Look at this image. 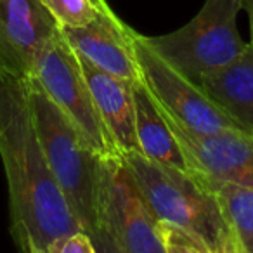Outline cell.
Instances as JSON below:
<instances>
[{
    "instance_id": "8",
    "label": "cell",
    "mask_w": 253,
    "mask_h": 253,
    "mask_svg": "<svg viewBox=\"0 0 253 253\" xmlns=\"http://www.w3.org/2000/svg\"><path fill=\"white\" fill-rule=\"evenodd\" d=\"M169 123L191 167V175L253 189V134L220 132L196 135L170 120Z\"/></svg>"
},
{
    "instance_id": "1",
    "label": "cell",
    "mask_w": 253,
    "mask_h": 253,
    "mask_svg": "<svg viewBox=\"0 0 253 253\" xmlns=\"http://www.w3.org/2000/svg\"><path fill=\"white\" fill-rule=\"evenodd\" d=\"M0 156L11 205V234L21 253L30 245L47 250L52 241L82 231L57 187L40 146L25 80L0 77Z\"/></svg>"
},
{
    "instance_id": "15",
    "label": "cell",
    "mask_w": 253,
    "mask_h": 253,
    "mask_svg": "<svg viewBox=\"0 0 253 253\" xmlns=\"http://www.w3.org/2000/svg\"><path fill=\"white\" fill-rule=\"evenodd\" d=\"M59 28H80L94 21L101 0H40Z\"/></svg>"
},
{
    "instance_id": "9",
    "label": "cell",
    "mask_w": 253,
    "mask_h": 253,
    "mask_svg": "<svg viewBox=\"0 0 253 253\" xmlns=\"http://www.w3.org/2000/svg\"><path fill=\"white\" fill-rule=\"evenodd\" d=\"M57 32L40 0H0V77L28 78L37 54Z\"/></svg>"
},
{
    "instance_id": "17",
    "label": "cell",
    "mask_w": 253,
    "mask_h": 253,
    "mask_svg": "<svg viewBox=\"0 0 253 253\" xmlns=\"http://www.w3.org/2000/svg\"><path fill=\"white\" fill-rule=\"evenodd\" d=\"M47 253H97L92 239L84 231L73 232L52 241L47 248Z\"/></svg>"
},
{
    "instance_id": "12",
    "label": "cell",
    "mask_w": 253,
    "mask_h": 253,
    "mask_svg": "<svg viewBox=\"0 0 253 253\" xmlns=\"http://www.w3.org/2000/svg\"><path fill=\"white\" fill-rule=\"evenodd\" d=\"M132 88H134L135 135H137L139 153L158 165L191 173V167L170 128L165 113L148 90L144 82H135Z\"/></svg>"
},
{
    "instance_id": "3",
    "label": "cell",
    "mask_w": 253,
    "mask_h": 253,
    "mask_svg": "<svg viewBox=\"0 0 253 253\" xmlns=\"http://www.w3.org/2000/svg\"><path fill=\"white\" fill-rule=\"evenodd\" d=\"M139 193L158 220L200 236L213 253L234 241V232L213 191L194 175L163 167L141 153L120 155Z\"/></svg>"
},
{
    "instance_id": "10",
    "label": "cell",
    "mask_w": 253,
    "mask_h": 253,
    "mask_svg": "<svg viewBox=\"0 0 253 253\" xmlns=\"http://www.w3.org/2000/svg\"><path fill=\"white\" fill-rule=\"evenodd\" d=\"M59 30L71 49L95 68L132 84L142 80L132 40L134 30L113 12L106 0H101L94 21L80 28Z\"/></svg>"
},
{
    "instance_id": "14",
    "label": "cell",
    "mask_w": 253,
    "mask_h": 253,
    "mask_svg": "<svg viewBox=\"0 0 253 253\" xmlns=\"http://www.w3.org/2000/svg\"><path fill=\"white\" fill-rule=\"evenodd\" d=\"M200 180H203L217 196L243 253H253V189L207 179Z\"/></svg>"
},
{
    "instance_id": "4",
    "label": "cell",
    "mask_w": 253,
    "mask_h": 253,
    "mask_svg": "<svg viewBox=\"0 0 253 253\" xmlns=\"http://www.w3.org/2000/svg\"><path fill=\"white\" fill-rule=\"evenodd\" d=\"M241 9L243 0H205L182 28L144 39L167 63L200 84L205 75L227 66L246 47L236 25Z\"/></svg>"
},
{
    "instance_id": "18",
    "label": "cell",
    "mask_w": 253,
    "mask_h": 253,
    "mask_svg": "<svg viewBox=\"0 0 253 253\" xmlns=\"http://www.w3.org/2000/svg\"><path fill=\"white\" fill-rule=\"evenodd\" d=\"M88 238L92 239V243H94L95 246V252L97 253H122L118 250V246L113 243V239L108 236V232L104 231V229H99V231H95L92 236H88Z\"/></svg>"
},
{
    "instance_id": "21",
    "label": "cell",
    "mask_w": 253,
    "mask_h": 253,
    "mask_svg": "<svg viewBox=\"0 0 253 253\" xmlns=\"http://www.w3.org/2000/svg\"><path fill=\"white\" fill-rule=\"evenodd\" d=\"M28 253H47V250L40 248V246H37V245H30L28 246Z\"/></svg>"
},
{
    "instance_id": "6",
    "label": "cell",
    "mask_w": 253,
    "mask_h": 253,
    "mask_svg": "<svg viewBox=\"0 0 253 253\" xmlns=\"http://www.w3.org/2000/svg\"><path fill=\"white\" fill-rule=\"evenodd\" d=\"M30 77L35 78L50 101L77 126L99 156H120L97 115L80 59L61 30L37 54Z\"/></svg>"
},
{
    "instance_id": "5",
    "label": "cell",
    "mask_w": 253,
    "mask_h": 253,
    "mask_svg": "<svg viewBox=\"0 0 253 253\" xmlns=\"http://www.w3.org/2000/svg\"><path fill=\"white\" fill-rule=\"evenodd\" d=\"M134 50L141 77L170 122L196 135L220 132H248L231 118L203 88L169 64L148 42L134 32Z\"/></svg>"
},
{
    "instance_id": "13",
    "label": "cell",
    "mask_w": 253,
    "mask_h": 253,
    "mask_svg": "<svg viewBox=\"0 0 253 253\" xmlns=\"http://www.w3.org/2000/svg\"><path fill=\"white\" fill-rule=\"evenodd\" d=\"M200 87L248 134H253V43H246L227 66L205 75Z\"/></svg>"
},
{
    "instance_id": "11",
    "label": "cell",
    "mask_w": 253,
    "mask_h": 253,
    "mask_svg": "<svg viewBox=\"0 0 253 253\" xmlns=\"http://www.w3.org/2000/svg\"><path fill=\"white\" fill-rule=\"evenodd\" d=\"M78 56V54H77ZM88 90L101 122L111 137L118 155L139 153L135 135V106L132 82L102 71L78 56Z\"/></svg>"
},
{
    "instance_id": "19",
    "label": "cell",
    "mask_w": 253,
    "mask_h": 253,
    "mask_svg": "<svg viewBox=\"0 0 253 253\" xmlns=\"http://www.w3.org/2000/svg\"><path fill=\"white\" fill-rule=\"evenodd\" d=\"M243 9L246 11L250 19V33H252V42L253 43V0H243Z\"/></svg>"
},
{
    "instance_id": "7",
    "label": "cell",
    "mask_w": 253,
    "mask_h": 253,
    "mask_svg": "<svg viewBox=\"0 0 253 253\" xmlns=\"http://www.w3.org/2000/svg\"><path fill=\"white\" fill-rule=\"evenodd\" d=\"M99 224L122 253H165L160 220L146 205L122 156L102 160Z\"/></svg>"
},
{
    "instance_id": "16",
    "label": "cell",
    "mask_w": 253,
    "mask_h": 253,
    "mask_svg": "<svg viewBox=\"0 0 253 253\" xmlns=\"http://www.w3.org/2000/svg\"><path fill=\"white\" fill-rule=\"evenodd\" d=\"M160 236L165 253H213L200 236L169 222L160 220Z\"/></svg>"
},
{
    "instance_id": "20",
    "label": "cell",
    "mask_w": 253,
    "mask_h": 253,
    "mask_svg": "<svg viewBox=\"0 0 253 253\" xmlns=\"http://www.w3.org/2000/svg\"><path fill=\"white\" fill-rule=\"evenodd\" d=\"M224 253H243V250H241V246H239V243H238V239H236V236H234V241H232L231 245H229L227 248L224 250Z\"/></svg>"
},
{
    "instance_id": "2",
    "label": "cell",
    "mask_w": 253,
    "mask_h": 253,
    "mask_svg": "<svg viewBox=\"0 0 253 253\" xmlns=\"http://www.w3.org/2000/svg\"><path fill=\"white\" fill-rule=\"evenodd\" d=\"M25 87L33 125L50 173L80 229L92 236L101 229L99 191L104 158L88 146L35 78H25Z\"/></svg>"
}]
</instances>
